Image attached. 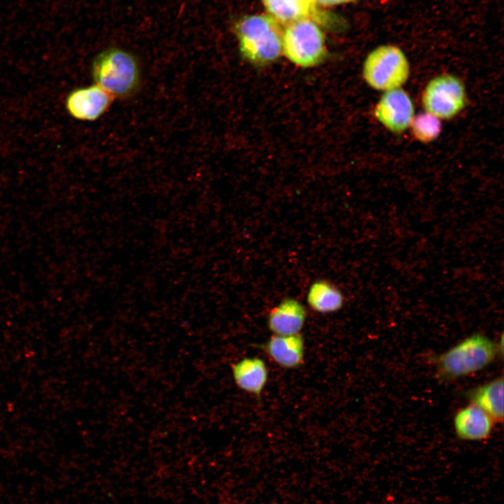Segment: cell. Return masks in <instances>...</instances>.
Listing matches in <instances>:
<instances>
[{"label": "cell", "mask_w": 504, "mask_h": 504, "mask_svg": "<svg viewBox=\"0 0 504 504\" xmlns=\"http://www.w3.org/2000/svg\"><path fill=\"white\" fill-rule=\"evenodd\" d=\"M91 72L94 84L115 99H129L139 91L141 85L138 59L132 52L118 47L100 52L92 61Z\"/></svg>", "instance_id": "cell-1"}, {"label": "cell", "mask_w": 504, "mask_h": 504, "mask_svg": "<svg viewBox=\"0 0 504 504\" xmlns=\"http://www.w3.org/2000/svg\"><path fill=\"white\" fill-rule=\"evenodd\" d=\"M280 24L267 13L249 15L237 21L234 29L242 57L257 66L276 61L282 53Z\"/></svg>", "instance_id": "cell-2"}, {"label": "cell", "mask_w": 504, "mask_h": 504, "mask_svg": "<svg viewBox=\"0 0 504 504\" xmlns=\"http://www.w3.org/2000/svg\"><path fill=\"white\" fill-rule=\"evenodd\" d=\"M498 351L497 344L488 337L475 334L435 358L437 374L442 380L468 375L491 363Z\"/></svg>", "instance_id": "cell-3"}, {"label": "cell", "mask_w": 504, "mask_h": 504, "mask_svg": "<svg viewBox=\"0 0 504 504\" xmlns=\"http://www.w3.org/2000/svg\"><path fill=\"white\" fill-rule=\"evenodd\" d=\"M281 50L289 61L302 68L321 64L328 55L321 29L318 22L308 18L285 24Z\"/></svg>", "instance_id": "cell-4"}, {"label": "cell", "mask_w": 504, "mask_h": 504, "mask_svg": "<svg viewBox=\"0 0 504 504\" xmlns=\"http://www.w3.org/2000/svg\"><path fill=\"white\" fill-rule=\"evenodd\" d=\"M362 74L370 88L386 92L400 88L407 82L410 74V62L401 48L383 44L368 54Z\"/></svg>", "instance_id": "cell-5"}, {"label": "cell", "mask_w": 504, "mask_h": 504, "mask_svg": "<svg viewBox=\"0 0 504 504\" xmlns=\"http://www.w3.org/2000/svg\"><path fill=\"white\" fill-rule=\"evenodd\" d=\"M425 111L440 120H450L465 106L467 93L463 81L452 74H441L425 86L421 95Z\"/></svg>", "instance_id": "cell-6"}, {"label": "cell", "mask_w": 504, "mask_h": 504, "mask_svg": "<svg viewBox=\"0 0 504 504\" xmlns=\"http://www.w3.org/2000/svg\"><path fill=\"white\" fill-rule=\"evenodd\" d=\"M375 118L393 133L405 132L414 116V106L408 93L401 88L386 91L374 109Z\"/></svg>", "instance_id": "cell-7"}, {"label": "cell", "mask_w": 504, "mask_h": 504, "mask_svg": "<svg viewBox=\"0 0 504 504\" xmlns=\"http://www.w3.org/2000/svg\"><path fill=\"white\" fill-rule=\"evenodd\" d=\"M114 99L108 92L94 84L72 90L66 97V108L75 119L94 121L108 111Z\"/></svg>", "instance_id": "cell-8"}, {"label": "cell", "mask_w": 504, "mask_h": 504, "mask_svg": "<svg viewBox=\"0 0 504 504\" xmlns=\"http://www.w3.org/2000/svg\"><path fill=\"white\" fill-rule=\"evenodd\" d=\"M276 364L286 369H295L304 363V341L300 334L273 335L261 346Z\"/></svg>", "instance_id": "cell-9"}, {"label": "cell", "mask_w": 504, "mask_h": 504, "mask_svg": "<svg viewBox=\"0 0 504 504\" xmlns=\"http://www.w3.org/2000/svg\"><path fill=\"white\" fill-rule=\"evenodd\" d=\"M307 318L304 306L295 298H285L269 312V329L278 335L298 334Z\"/></svg>", "instance_id": "cell-10"}, {"label": "cell", "mask_w": 504, "mask_h": 504, "mask_svg": "<svg viewBox=\"0 0 504 504\" xmlns=\"http://www.w3.org/2000/svg\"><path fill=\"white\" fill-rule=\"evenodd\" d=\"M494 421L482 409L471 404L459 410L454 419L457 436L463 440H481L491 433Z\"/></svg>", "instance_id": "cell-11"}, {"label": "cell", "mask_w": 504, "mask_h": 504, "mask_svg": "<svg viewBox=\"0 0 504 504\" xmlns=\"http://www.w3.org/2000/svg\"><path fill=\"white\" fill-rule=\"evenodd\" d=\"M267 14L280 24L312 19L319 22L323 19L314 0H260Z\"/></svg>", "instance_id": "cell-12"}, {"label": "cell", "mask_w": 504, "mask_h": 504, "mask_svg": "<svg viewBox=\"0 0 504 504\" xmlns=\"http://www.w3.org/2000/svg\"><path fill=\"white\" fill-rule=\"evenodd\" d=\"M232 373L236 385L241 390L259 396L268 379L265 361L258 357H246L234 363Z\"/></svg>", "instance_id": "cell-13"}, {"label": "cell", "mask_w": 504, "mask_h": 504, "mask_svg": "<svg viewBox=\"0 0 504 504\" xmlns=\"http://www.w3.org/2000/svg\"><path fill=\"white\" fill-rule=\"evenodd\" d=\"M471 404L485 411L494 421L503 420V378L498 377L470 390L467 394Z\"/></svg>", "instance_id": "cell-14"}, {"label": "cell", "mask_w": 504, "mask_h": 504, "mask_svg": "<svg viewBox=\"0 0 504 504\" xmlns=\"http://www.w3.org/2000/svg\"><path fill=\"white\" fill-rule=\"evenodd\" d=\"M307 300L315 312L328 314L340 310L344 304V298L335 285L322 279L314 281L310 286Z\"/></svg>", "instance_id": "cell-15"}, {"label": "cell", "mask_w": 504, "mask_h": 504, "mask_svg": "<svg viewBox=\"0 0 504 504\" xmlns=\"http://www.w3.org/2000/svg\"><path fill=\"white\" fill-rule=\"evenodd\" d=\"M410 127L414 139L424 144L435 140L442 131L440 120L426 111L414 115Z\"/></svg>", "instance_id": "cell-16"}, {"label": "cell", "mask_w": 504, "mask_h": 504, "mask_svg": "<svg viewBox=\"0 0 504 504\" xmlns=\"http://www.w3.org/2000/svg\"><path fill=\"white\" fill-rule=\"evenodd\" d=\"M354 0H314L318 5L332 6L351 2Z\"/></svg>", "instance_id": "cell-17"}]
</instances>
